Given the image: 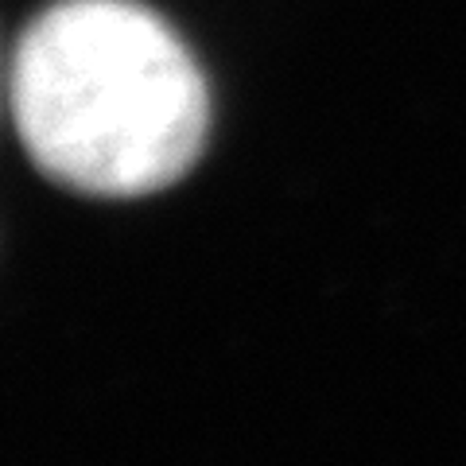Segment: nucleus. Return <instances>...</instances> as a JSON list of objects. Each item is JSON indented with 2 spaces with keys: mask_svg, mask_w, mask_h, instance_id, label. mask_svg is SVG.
<instances>
[{
  "mask_svg": "<svg viewBox=\"0 0 466 466\" xmlns=\"http://www.w3.org/2000/svg\"><path fill=\"white\" fill-rule=\"evenodd\" d=\"M12 116L51 179L133 198L198 159L210 97L187 43L152 8L63 0L16 43Z\"/></svg>",
  "mask_w": 466,
  "mask_h": 466,
  "instance_id": "1",
  "label": "nucleus"
}]
</instances>
